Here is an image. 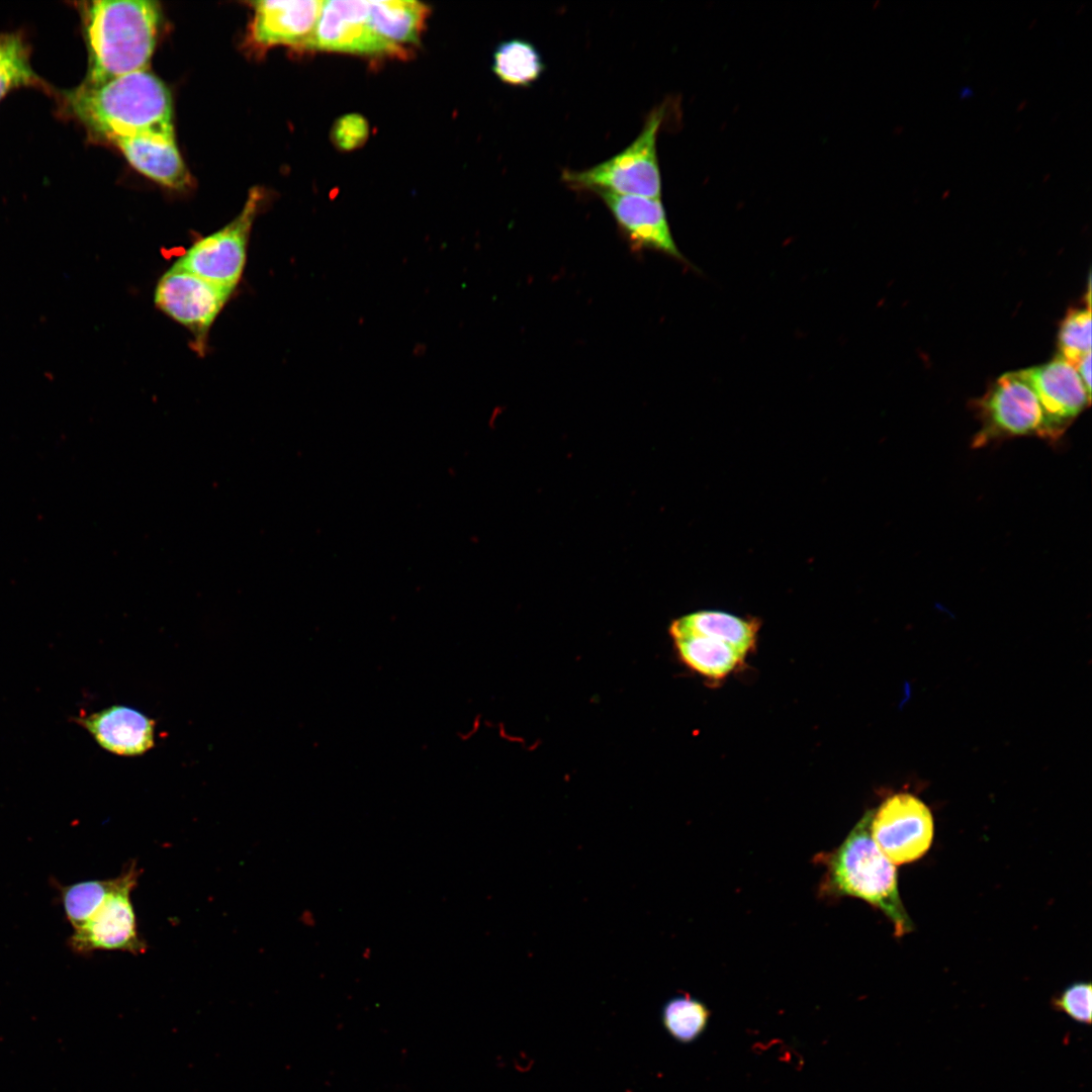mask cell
Listing matches in <instances>:
<instances>
[{"label":"cell","instance_id":"6da1fadb","mask_svg":"<svg viewBox=\"0 0 1092 1092\" xmlns=\"http://www.w3.org/2000/svg\"><path fill=\"white\" fill-rule=\"evenodd\" d=\"M58 99L64 111L109 143L146 133H174L171 94L149 70L99 86L81 84Z\"/></svg>","mask_w":1092,"mask_h":1092},{"label":"cell","instance_id":"7a4b0ae2","mask_svg":"<svg viewBox=\"0 0 1092 1092\" xmlns=\"http://www.w3.org/2000/svg\"><path fill=\"white\" fill-rule=\"evenodd\" d=\"M88 48L85 86L148 70L161 23V7L150 0L80 3Z\"/></svg>","mask_w":1092,"mask_h":1092},{"label":"cell","instance_id":"3957f363","mask_svg":"<svg viewBox=\"0 0 1092 1092\" xmlns=\"http://www.w3.org/2000/svg\"><path fill=\"white\" fill-rule=\"evenodd\" d=\"M872 815L873 810L867 811L839 846L814 857L825 869L819 896L863 900L882 911L895 936L902 937L914 925L901 900L895 864L872 837Z\"/></svg>","mask_w":1092,"mask_h":1092},{"label":"cell","instance_id":"277c9868","mask_svg":"<svg viewBox=\"0 0 1092 1092\" xmlns=\"http://www.w3.org/2000/svg\"><path fill=\"white\" fill-rule=\"evenodd\" d=\"M665 113L654 107L639 135L622 152L581 171L566 170L562 179L575 189L660 198L661 175L656 140Z\"/></svg>","mask_w":1092,"mask_h":1092},{"label":"cell","instance_id":"5b68a950","mask_svg":"<svg viewBox=\"0 0 1092 1092\" xmlns=\"http://www.w3.org/2000/svg\"><path fill=\"white\" fill-rule=\"evenodd\" d=\"M975 405L981 428L973 447L1027 436L1053 442L1037 395L1019 371L1001 375Z\"/></svg>","mask_w":1092,"mask_h":1092},{"label":"cell","instance_id":"8992f818","mask_svg":"<svg viewBox=\"0 0 1092 1092\" xmlns=\"http://www.w3.org/2000/svg\"><path fill=\"white\" fill-rule=\"evenodd\" d=\"M263 194L252 188L242 211L222 229L196 241L176 265L234 291L241 280L248 243Z\"/></svg>","mask_w":1092,"mask_h":1092},{"label":"cell","instance_id":"52a82bcc","mask_svg":"<svg viewBox=\"0 0 1092 1092\" xmlns=\"http://www.w3.org/2000/svg\"><path fill=\"white\" fill-rule=\"evenodd\" d=\"M140 875L136 861L130 860L121 872L117 888L82 926L74 929L69 944L75 952L121 950L141 954L147 950L130 897Z\"/></svg>","mask_w":1092,"mask_h":1092},{"label":"cell","instance_id":"ba28073f","mask_svg":"<svg viewBox=\"0 0 1092 1092\" xmlns=\"http://www.w3.org/2000/svg\"><path fill=\"white\" fill-rule=\"evenodd\" d=\"M871 833L894 864L912 862L921 858L932 844V814L916 796L897 793L873 810Z\"/></svg>","mask_w":1092,"mask_h":1092},{"label":"cell","instance_id":"9c48e42d","mask_svg":"<svg viewBox=\"0 0 1092 1092\" xmlns=\"http://www.w3.org/2000/svg\"><path fill=\"white\" fill-rule=\"evenodd\" d=\"M232 292L174 264L156 286L155 303L202 346Z\"/></svg>","mask_w":1092,"mask_h":1092},{"label":"cell","instance_id":"30bf717a","mask_svg":"<svg viewBox=\"0 0 1092 1092\" xmlns=\"http://www.w3.org/2000/svg\"><path fill=\"white\" fill-rule=\"evenodd\" d=\"M368 12L369 1H324L309 50L364 57H400L373 30Z\"/></svg>","mask_w":1092,"mask_h":1092},{"label":"cell","instance_id":"8fae6325","mask_svg":"<svg viewBox=\"0 0 1092 1092\" xmlns=\"http://www.w3.org/2000/svg\"><path fill=\"white\" fill-rule=\"evenodd\" d=\"M1019 372L1037 395L1053 442L1059 440L1090 404L1091 393L1076 368L1060 356Z\"/></svg>","mask_w":1092,"mask_h":1092},{"label":"cell","instance_id":"7c38bea8","mask_svg":"<svg viewBox=\"0 0 1092 1092\" xmlns=\"http://www.w3.org/2000/svg\"><path fill=\"white\" fill-rule=\"evenodd\" d=\"M633 249L653 250L688 263L672 238L660 198L597 191Z\"/></svg>","mask_w":1092,"mask_h":1092},{"label":"cell","instance_id":"4fadbf2b","mask_svg":"<svg viewBox=\"0 0 1092 1092\" xmlns=\"http://www.w3.org/2000/svg\"><path fill=\"white\" fill-rule=\"evenodd\" d=\"M251 5L254 9L251 39L255 44L310 49L323 0H263Z\"/></svg>","mask_w":1092,"mask_h":1092},{"label":"cell","instance_id":"5bb4252c","mask_svg":"<svg viewBox=\"0 0 1092 1092\" xmlns=\"http://www.w3.org/2000/svg\"><path fill=\"white\" fill-rule=\"evenodd\" d=\"M75 721L116 755H143L155 744V721L131 707L113 705Z\"/></svg>","mask_w":1092,"mask_h":1092},{"label":"cell","instance_id":"9a60e30c","mask_svg":"<svg viewBox=\"0 0 1092 1092\" xmlns=\"http://www.w3.org/2000/svg\"><path fill=\"white\" fill-rule=\"evenodd\" d=\"M141 173L174 189L190 183L188 170L176 145L174 133H146L111 143Z\"/></svg>","mask_w":1092,"mask_h":1092},{"label":"cell","instance_id":"2e32d148","mask_svg":"<svg viewBox=\"0 0 1092 1092\" xmlns=\"http://www.w3.org/2000/svg\"><path fill=\"white\" fill-rule=\"evenodd\" d=\"M430 8L416 0L369 1L368 19L376 34L400 57L419 44Z\"/></svg>","mask_w":1092,"mask_h":1092},{"label":"cell","instance_id":"e0dca14e","mask_svg":"<svg viewBox=\"0 0 1092 1092\" xmlns=\"http://www.w3.org/2000/svg\"><path fill=\"white\" fill-rule=\"evenodd\" d=\"M759 622L722 611H698L674 620L669 633H690L722 641L747 654L754 646Z\"/></svg>","mask_w":1092,"mask_h":1092},{"label":"cell","instance_id":"ac0fdd59","mask_svg":"<svg viewBox=\"0 0 1092 1092\" xmlns=\"http://www.w3.org/2000/svg\"><path fill=\"white\" fill-rule=\"evenodd\" d=\"M684 663L713 679L727 676L744 660L745 654L722 641L690 633L670 634Z\"/></svg>","mask_w":1092,"mask_h":1092},{"label":"cell","instance_id":"d6986e66","mask_svg":"<svg viewBox=\"0 0 1092 1092\" xmlns=\"http://www.w3.org/2000/svg\"><path fill=\"white\" fill-rule=\"evenodd\" d=\"M30 53V46L22 32L0 33V101L10 91L21 87H33L51 95L55 93L33 71Z\"/></svg>","mask_w":1092,"mask_h":1092},{"label":"cell","instance_id":"ffe728a7","mask_svg":"<svg viewBox=\"0 0 1092 1092\" xmlns=\"http://www.w3.org/2000/svg\"><path fill=\"white\" fill-rule=\"evenodd\" d=\"M544 69L540 53L525 39L503 41L493 53V73L502 82L511 86H530L541 77Z\"/></svg>","mask_w":1092,"mask_h":1092},{"label":"cell","instance_id":"44dd1931","mask_svg":"<svg viewBox=\"0 0 1092 1092\" xmlns=\"http://www.w3.org/2000/svg\"><path fill=\"white\" fill-rule=\"evenodd\" d=\"M710 1016L706 1004L689 994L671 997L661 1009L664 1029L680 1043L698 1039L706 1030Z\"/></svg>","mask_w":1092,"mask_h":1092},{"label":"cell","instance_id":"7402d4cb","mask_svg":"<svg viewBox=\"0 0 1092 1092\" xmlns=\"http://www.w3.org/2000/svg\"><path fill=\"white\" fill-rule=\"evenodd\" d=\"M120 881L121 874L112 879L76 883L62 890L66 917L73 929L82 926L97 911Z\"/></svg>","mask_w":1092,"mask_h":1092},{"label":"cell","instance_id":"603a6c76","mask_svg":"<svg viewBox=\"0 0 1092 1092\" xmlns=\"http://www.w3.org/2000/svg\"><path fill=\"white\" fill-rule=\"evenodd\" d=\"M1059 349V356L1074 367L1091 354L1090 303L1085 308L1069 310L1060 327Z\"/></svg>","mask_w":1092,"mask_h":1092},{"label":"cell","instance_id":"cb8c5ba5","mask_svg":"<svg viewBox=\"0 0 1092 1092\" xmlns=\"http://www.w3.org/2000/svg\"><path fill=\"white\" fill-rule=\"evenodd\" d=\"M1052 1007L1070 1019L1085 1025L1092 1021V987L1089 982H1077L1052 999Z\"/></svg>","mask_w":1092,"mask_h":1092},{"label":"cell","instance_id":"d4e9b609","mask_svg":"<svg viewBox=\"0 0 1092 1092\" xmlns=\"http://www.w3.org/2000/svg\"><path fill=\"white\" fill-rule=\"evenodd\" d=\"M369 134L367 120L360 114L351 113L340 117L333 125L331 138L341 151H353L363 146Z\"/></svg>","mask_w":1092,"mask_h":1092},{"label":"cell","instance_id":"484cf974","mask_svg":"<svg viewBox=\"0 0 1092 1092\" xmlns=\"http://www.w3.org/2000/svg\"><path fill=\"white\" fill-rule=\"evenodd\" d=\"M1075 368L1085 387L1091 393V354L1086 355Z\"/></svg>","mask_w":1092,"mask_h":1092},{"label":"cell","instance_id":"4316f807","mask_svg":"<svg viewBox=\"0 0 1092 1092\" xmlns=\"http://www.w3.org/2000/svg\"><path fill=\"white\" fill-rule=\"evenodd\" d=\"M427 352V346L424 343H417L413 348V354L416 357H422Z\"/></svg>","mask_w":1092,"mask_h":1092},{"label":"cell","instance_id":"83f0119b","mask_svg":"<svg viewBox=\"0 0 1092 1092\" xmlns=\"http://www.w3.org/2000/svg\"><path fill=\"white\" fill-rule=\"evenodd\" d=\"M971 94H972V89L970 87H968V88L964 87V88L961 89V97H967V96H970Z\"/></svg>","mask_w":1092,"mask_h":1092}]
</instances>
